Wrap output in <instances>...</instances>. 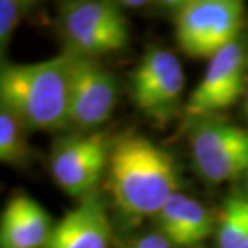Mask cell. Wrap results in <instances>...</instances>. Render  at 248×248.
Returning <instances> with one entry per match:
<instances>
[{
    "label": "cell",
    "instance_id": "6da1fadb",
    "mask_svg": "<svg viewBox=\"0 0 248 248\" xmlns=\"http://www.w3.org/2000/svg\"><path fill=\"white\" fill-rule=\"evenodd\" d=\"M108 161L113 198L126 216H156L165 203L179 192L174 158L145 137H121Z\"/></svg>",
    "mask_w": 248,
    "mask_h": 248
},
{
    "label": "cell",
    "instance_id": "7a4b0ae2",
    "mask_svg": "<svg viewBox=\"0 0 248 248\" xmlns=\"http://www.w3.org/2000/svg\"><path fill=\"white\" fill-rule=\"evenodd\" d=\"M2 108L26 129L55 131L69 123V52L29 64H3Z\"/></svg>",
    "mask_w": 248,
    "mask_h": 248
},
{
    "label": "cell",
    "instance_id": "3957f363",
    "mask_svg": "<svg viewBox=\"0 0 248 248\" xmlns=\"http://www.w3.org/2000/svg\"><path fill=\"white\" fill-rule=\"evenodd\" d=\"M176 39L182 52L193 58H211L237 41L244 24V2L192 0L176 13Z\"/></svg>",
    "mask_w": 248,
    "mask_h": 248
},
{
    "label": "cell",
    "instance_id": "277c9868",
    "mask_svg": "<svg viewBox=\"0 0 248 248\" xmlns=\"http://www.w3.org/2000/svg\"><path fill=\"white\" fill-rule=\"evenodd\" d=\"M62 31L69 52L93 57L126 47L129 31L120 7L110 2H71L62 13Z\"/></svg>",
    "mask_w": 248,
    "mask_h": 248
},
{
    "label": "cell",
    "instance_id": "5b68a950",
    "mask_svg": "<svg viewBox=\"0 0 248 248\" xmlns=\"http://www.w3.org/2000/svg\"><path fill=\"white\" fill-rule=\"evenodd\" d=\"M190 145L197 171L208 182L219 184L248 174V129L205 120L192 129Z\"/></svg>",
    "mask_w": 248,
    "mask_h": 248
},
{
    "label": "cell",
    "instance_id": "8992f818",
    "mask_svg": "<svg viewBox=\"0 0 248 248\" xmlns=\"http://www.w3.org/2000/svg\"><path fill=\"white\" fill-rule=\"evenodd\" d=\"M132 98L142 113L165 123L174 115L184 91V71L174 53L152 48L132 73Z\"/></svg>",
    "mask_w": 248,
    "mask_h": 248
},
{
    "label": "cell",
    "instance_id": "52a82bcc",
    "mask_svg": "<svg viewBox=\"0 0 248 248\" xmlns=\"http://www.w3.org/2000/svg\"><path fill=\"white\" fill-rule=\"evenodd\" d=\"M116 97V81L105 68L69 52V123L81 129L100 126L111 116Z\"/></svg>",
    "mask_w": 248,
    "mask_h": 248
},
{
    "label": "cell",
    "instance_id": "ba28073f",
    "mask_svg": "<svg viewBox=\"0 0 248 248\" xmlns=\"http://www.w3.org/2000/svg\"><path fill=\"white\" fill-rule=\"evenodd\" d=\"M108 160V143L103 134L71 137L53 150L52 176L71 197L84 198L93 192Z\"/></svg>",
    "mask_w": 248,
    "mask_h": 248
},
{
    "label": "cell",
    "instance_id": "9c48e42d",
    "mask_svg": "<svg viewBox=\"0 0 248 248\" xmlns=\"http://www.w3.org/2000/svg\"><path fill=\"white\" fill-rule=\"evenodd\" d=\"M244 47L239 41L210 60L205 76L190 93L186 113L192 118H210L239 100L244 95Z\"/></svg>",
    "mask_w": 248,
    "mask_h": 248
},
{
    "label": "cell",
    "instance_id": "30bf717a",
    "mask_svg": "<svg viewBox=\"0 0 248 248\" xmlns=\"http://www.w3.org/2000/svg\"><path fill=\"white\" fill-rule=\"evenodd\" d=\"M110 239L111 224L105 203L92 192L53 226L46 248H108Z\"/></svg>",
    "mask_w": 248,
    "mask_h": 248
},
{
    "label": "cell",
    "instance_id": "8fae6325",
    "mask_svg": "<svg viewBox=\"0 0 248 248\" xmlns=\"http://www.w3.org/2000/svg\"><path fill=\"white\" fill-rule=\"evenodd\" d=\"M155 217L160 234L174 247H198L213 231L210 211L202 203L179 192L165 203Z\"/></svg>",
    "mask_w": 248,
    "mask_h": 248
},
{
    "label": "cell",
    "instance_id": "7c38bea8",
    "mask_svg": "<svg viewBox=\"0 0 248 248\" xmlns=\"http://www.w3.org/2000/svg\"><path fill=\"white\" fill-rule=\"evenodd\" d=\"M53 227L36 200L16 195L7 203L0 222V248H46Z\"/></svg>",
    "mask_w": 248,
    "mask_h": 248
},
{
    "label": "cell",
    "instance_id": "4fadbf2b",
    "mask_svg": "<svg viewBox=\"0 0 248 248\" xmlns=\"http://www.w3.org/2000/svg\"><path fill=\"white\" fill-rule=\"evenodd\" d=\"M217 247L248 248V197L235 193L226 198L217 222Z\"/></svg>",
    "mask_w": 248,
    "mask_h": 248
},
{
    "label": "cell",
    "instance_id": "5bb4252c",
    "mask_svg": "<svg viewBox=\"0 0 248 248\" xmlns=\"http://www.w3.org/2000/svg\"><path fill=\"white\" fill-rule=\"evenodd\" d=\"M24 126L12 113L0 111V160L8 165H21L26 161L29 148L23 134Z\"/></svg>",
    "mask_w": 248,
    "mask_h": 248
},
{
    "label": "cell",
    "instance_id": "9a60e30c",
    "mask_svg": "<svg viewBox=\"0 0 248 248\" xmlns=\"http://www.w3.org/2000/svg\"><path fill=\"white\" fill-rule=\"evenodd\" d=\"M26 8L23 2L16 0H2L0 2V46L2 50L8 46V41L21 19L23 10Z\"/></svg>",
    "mask_w": 248,
    "mask_h": 248
},
{
    "label": "cell",
    "instance_id": "2e32d148",
    "mask_svg": "<svg viewBox=\"0 0 248 248\" xmlns=\"http://www.w3.org/2000/svg\"><path fill=\"white\" fill-rule=\"evenodd\" d=\"M123 248H171V244L158 232V234H145L139 237V239L126 244Z\"/></svg>",
    "mask_w": 248,
    "mask_h": 248
},
{
    "label": "cell",
    "instance_id": "e0dca14e",
    "mask_svg": "<svg viewBox=\"0 0 248 248\" xmlns=\"http://www.w3.org/2000/svg\"><path fill=\"white\" fill-rule=\"evenodd\" d=\"M244 113H245V116H247V120H248V86L245 89V93H244Z\"/></svg>",
    "mask_w": 248,
    "mask_h": 248
},
{
    "label": "cell",
    "instance_id": "ac0fdd59",
    "mask_svg": "<svg viewBox=\"0 0 248 248\" xmlns=\"http://www.w3.org/2000/svg\"><path fill=\"white\" fill-rule=\"evenodd\" d=\"M247 188H248V177H247ZM248 197V195H247Z\"/></svg>",
    "mask_w": 248,
    "mask_h": 248
}]
</instances>
